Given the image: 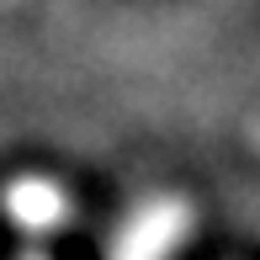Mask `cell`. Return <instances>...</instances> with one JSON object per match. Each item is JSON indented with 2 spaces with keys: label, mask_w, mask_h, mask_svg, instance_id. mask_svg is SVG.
Segmentation results:
<instances>
[{
  "label": "cell",
  "mask_w": 260,
  "mask_h": 260,
  "mask_svg": "<svg viewBox=\"0 0 260 260\" xmlns=\"http://www.w3.org/2000/svg\"><path fill=\"white\" fill-rule=\"evenodd\" d=\"M21 260H43V255H21Z\"/></svg>",
  "instance_id": "5"
},
{
  "label": "cell",
  "mask_w": 260,
  "mask_h": 260,
  "mask_svg": "<svg viewBox=\"0 0 260 260\" xmlns=\"http://www.w3.org/2000/svg\"><path fill=\"white\" fill-rule=\"evenodd\" d=\"M0 207H6V218L16 223V229H27V234H53V229H64V223L75 218V197H69V186L53 181V175H38V170L6 181Z\"/></svg>",
  "instance_id": "2"
},
{
  "label": "cell",
  "mask_w": 260,
  "mask_h": 260,
  "mask_svg": "<svg viewBox=\"0 0 260 260\" xmlns=\"http://www.w3.org/2000/svg\"><path fill=\"white\" fill-rule=\"evenodd\" d=\"M250 149H255V154H260V122L250 127Z\"/></svg>",
  "instance_id": "3"
},
{
  "label": "cell",
  "mask_w": 260,
  "mask_h": 260,
  "mask_svg": "<svg viewBox=\"0 0 260 260\" xmlns=\"http://www.w3.org/2000/svg\"><path fill=\"white\" fill-rule=\"evenodd\" d=\"M16 6H27V0H0V11H16Z\"/></svg>",
  "instance_id": "4"
},
{
  "label": "cell",
  "mask_w": 260,
  "mask_h": 260,
  "mask_svg": "<svg viewBox=\"0 0 260 260\" xmlns=\"http://www.w3.org/2000/svg\"><path fill=\"white\" fill-rule=\"evenodd\" d=\"M191 229H197V207L175 191H159L122 218V229L106 244V260H175L191 244Z\"/></svg>",
  "instance_id": "1"
}]
</instances>
